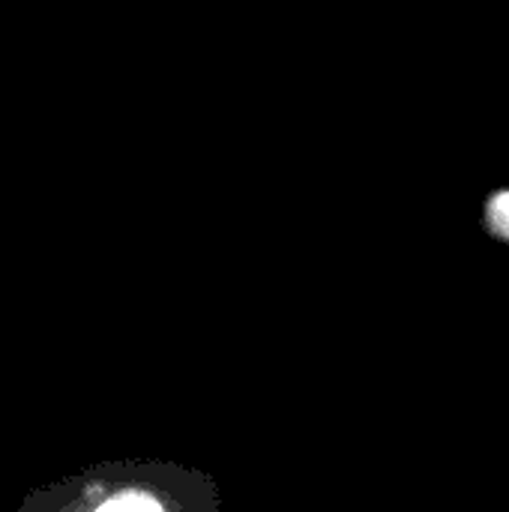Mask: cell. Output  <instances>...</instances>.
Returning a JSON list of instances; mask_svg holds the SVG:
<instances>
[{"label":"cell","instance_id":"obj_2","mask_svg":"<svg viewBox=\"0 0 509 512\" xmlns=\"http://www.w3.org/2000/svg\"><path fill=\"white\" fill-rule=\"evenodd\" d=\"M492 225H495L501 234H507L509 237V195H501V198L492 204Z\"/></svg>","mask_w":509,"mask_h":512},{"label":"cell","instance_id":"obj_1","mask_svg":"<svg viewBox=\"0 0 509 512\" xmlns=\"http://www.w3.org/2000/svg\"><path fill=\"white\" fill-rule=\"evenodd\" d=\"M99 512H162V507L144 495H123V498H114L105 507H99Z\"/></svg>","mask_w":509,"mask_h":512}]
</instances>
